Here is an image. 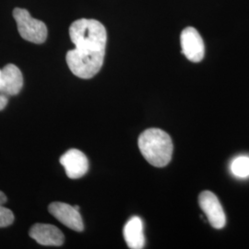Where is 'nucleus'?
<instances>
[{
  "instance_id": "1",
  "label": "nucleus",
  "mask_w": 249,
  "mask_h": 249,
  "mask_svg": "<svg viewBox=\"0 0 249 249\" xmlns=\"http://www.w3.org/2000/svg\"><path fill=\"white\" fill-rule=\"evenodd\" d=\"M70 36L75 45L66 55L71 71L80 79H91L104 65L107 42L106 27L96 19L80 18L70 27Z\"/></svg>"
},
{
  "instance_id": "2",
  "label": "nucleus",
  "mask_w": 249,
  "mask_h": 249,
  "mask_svg": "<svg viewBox=\"0 0 249 249\" xmlns=\"http://www.w3.org/2000/svg\"><path fill=\"white\" fill-rule=\"evenodd\" d=\"M139 148L143 157L155 167H164L172 160V139L159 128H149L139 137Z\"/></svg>"
},
{
  "instance_id": "3",
  "label": "nucleus",
  "mask_w": 249,
  "mask_h": 249,
  "mask_svg": "<svg viewBox=\"0 0 249 249\" xmlns=\"http://www.w3.org/2000/svg\"><path fill=\"white\" fill-rule=\"evenodd\" d=\"M13 18L18 26L19 36L28 42L41 45L47 38V27L39 19L34 18L27 9L16 8L13 10Z\"/></svg>"
},
{
  "instance_id": "4",
  "label": "nucleus",
  "mask_w": 249,
  "mask_h": 249,
  "mask_svg": "<svg viewBox=\"0 0 249 249\" xmlns=\"http://www.w3.org/2000/svg\"><path fill=\"white\" fill-rule=\"evenodd\" d=\"M198 204L211 225L215 229H223L226 224V216L217 196L211 191H203L198 196Z\"/></svg>"
},
{
  "instance_id": "5",
  "label": "nucleus",
  "mask_w": 249,
  "mask_h": 249,
  "mask_svg": "<svg viewBox=\"0 0 249 249\" xmlns=\"http://www.w3.org/2000/svg\"><path fill=\"white\" fill-rule=\"evenodd\" d=\"M182 53L191 62H200L205 54L204 42L193 27L183 30L180 36Z\"/></svg>"
},
{
  "instance_id": "6",
  "label": "nucleus",
  "mask_w": 249,
  "mask_h": 249,
  "mask_svg": "<svg viewBox=\"0 0 249 249\" xmlns=\"http://www.w3.org/2000/svg\"><path fill=\"white\" fill-rule=\"evenodd\" d=\"M48 211L56 220L73 231H82L84 230L80 211L75 207L57 201L49 205Z\"/></svg>"
},
{
  "instance_id": "7",
  "label": "nucleus",
  "mask_w": 249,
  "mask_h": 249,
  "mask_svg": "<svg viewBox=\"0 0 249 249\" xmlns=\"http://www.w3.org/2000/svg\"><path fill=\"white\" fill-rule=\"evenodd\" d=\"M60 163L67 176L71 179L82 178L89 170V160L86 155L77 149L66 151L60 157Z\"/></svg>"
},
{
  "instance_id": "8",
  "label": "nucleus",
  "mask_w": 249,
  "mask_h": 249,
  "mask_svg": "<svg viewBox=\"0 0 249 249\" xmlns=\"http://www.w3.org/2000/svg\"><path fill=\"white\" fill-rule=\"evenodd\" d=\"M29 234L38 244L47 247H60L65 241L62 231L52 224L36 223L30 229Z\"/></svg>"
},
{
  "instance_id": "9",
  "label": "nucleus",
  "mask_w": 249,
  "mask_h": 249,
  "mask_svg": "<svg viewBox=\"0 0 249 249\" xmlns=\"http://www.w3.org/2000/svg\"><path fill=\"white\" fill-rule=\"evenodd\" d=\"M23 87V76L17 66L8 64L1 70V92L13 96Z\"/></svg>"
},
{
  "instance_id": "10",
  "label": "nucleus",
  "mask_w": 249,
  "mask_h": 249,
  "mask_svg": "<svg viewBox=\"0 0 249 249\" xmlns=\"http://www.w3.org/2000/svg\"><path fill=\"white\" fill-rule=\"evenodd\" d=\"M124 238L127 247L131 249H142L145 245L143 223L140 217L134 216L124 227Z\"/></svg>"
},
{
  "instance_id": "11",
  "label": "nucleus",
  "mask_w": 249,
  "mask_h": 249,
  "mask_svg": "<svg viewBox=\"0 0 249 249\" xmlns=\"http://www.w3.org/2000/svg\"><path fill=\"white\" fill-rule=\"evenodd\" d=\"M231 173L237 178L249 177V157L239 156L231 161Z\"/></svg>"
},
{
  "instance_id": "12",
  "label": "nucleus",
  "mask_w": 249,
  "mask_h": 249,
  "mask_svg": "<svg viewBox=\"0 0 249 249\" xmlns=\"http://www.w3.org/2000/svg\"><path fill=\"white\" fill-rule=\"evenodd\" d=\"M14 214L8 209L0 205V228L8 227L14 222Z\"/></svg>"
},
{
  "instance_id": "13",
  "label": "nucleus",
  "mask_w": 249,
  "mask_h": 249,
  "mask_svg": "<svg viewBox=\"0 0 249 249\" xmlns=\"http://www.w3.org/2000/svg\"><path fill=\"white\" fill-rule=\"evenodd\" d=\"M8 103H9L8 95L3 92H0V111H2L3 109L6 108Z\"/></svg>"
},
{
  "instance_id": "14",
  "label": "nucleus",
  "mask_w": 249,
  "mask_h": 249,
  "mask_svg": "<svg viewBox=\"0 0 249 249\" xmlns=\"http://www.w3.org/2000/svg\"><path fill=\"white\" fill-rule=\"evenodd\" d=\"M7 201V196L4 194V192L0 191V205L5 204Z\"/></svg>"
},
{
  "instance_id": "15",
  "label": "nucleus",
  "mask_w": 249,
  "mask_h": 249,
  "mask_svg": "<svg viewBox=\"0 0 249 249\" xmlns=\"http://www.w3.org/2000/svg\"><path fill=\"white\" fill-rule=\"evenodd\" d=\"M0 92H1V70H0Z\"/></svg>"
},
{
  "instance_id": "16",
  "label": "nucleus",
  "mask_w": 249,
  "mask_h": 249,
  "mask_svg": "<svg viewBox=\"0 0 249 249\" xmlns=\"http://www.w3.org/2000/svg\"><path fill=\"white\" fill-rule=\"evenodd\" d=\"M74 207H75V208H76L78 211H80V207H79V206H74Z\"/></svg>"
}]
</instances>
